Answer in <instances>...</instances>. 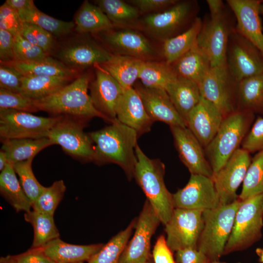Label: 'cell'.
<instances>
[{
  "label": "cell",
  "instance_id": "36",
  "mask_svg": "<svg viewBox=\"0 0 263 263\" xmlns=\"http://www.w3.org/2000/svg\"><path fill=\"white\" fill-rule=\"evenodd\" d=\"M23 22L34 24L52 35L61 37L69 34L75 28L74 21L57 19L40 11L36 5L18 12Z\"/></svg>",
  "mask_w": 263,
  "mask_h": 263
},
{
  "label": "cell",
  "instance_id": "6",
  "mask_svg": "<svg viewBox=\"0 0 263 263\" xmlns=\"http://www.w3.org/2000/svg\"><path fill=\"white\" fill-rule=\"evenodd\" d=\"M242 201L203 211L204 226L197 250L210 261H218L224 255L226 244L232 231L236 213Z\"/></svg>",
  "mask_w": 263,
  "mask_h": 263
},
{
  "label": "cell",
  "instance_id": "29",
  "mask_svg": "<svg viewBox=\"0 0 263 263\" xmlns=\"http://www.w3.org/2000/svg\"><path fill=\"white\" fill-rule=\"evenodd\" d=\"M142 61L131 56L113 54L108 61L99 66L126 90L132 88L138 79Z\"/></svg>",
  "mask_w": 263,
  "mask_h": 263
},
{
  "label": "cell",
  "instance_id": "48",
  "mask_svg": "<svg viewBox=\"0 0 263 263\" xmlns=\"http://www.w3.org/2000/svg\"><path fill=\"white\" fill-rule=\"evenodd\" d=\"M23 75L15 67L0 63V88L20 93Z\"/></svg>",
  "mask_w": 263,
  "mask_h": 263
},
{
  "label": "cell",
  "instance_id": "14",
  "mask_svg": "<svg viewBox=\"0 0 263 263\" xmlns=\"http://www.w3.org/2000/svg\"><path fill=\"white\" fill-rule=\"evenodd\" d=\"M160 220L150 202L147 200L137 218L135 232L127 243L119 263H138L150 257V240Z\"/></svg>",
  "mask_w": 263,
  "mask_h": 263
},
{
  "label": "cell",
  "instance_id": "23",
  "mask_svg": "<svg viewBox=\"0 0 263 263\" xmlns=\"http://www.w3.org/2000/svg\"><path fill=\"white\" fill-rule=\"evenodd\" d=\"M224 118L216 107L202 96L188 115L187 127L205 149L216 135Z\"/></svg>",
  "mask_w": 263,
  "mask_h": 263
},
{
  "label": "cell",
  "instance_id": "26",
  "mask_svg": "<svg viewBox=\"0 0 263 263\" xmlns=\"http://www.w3.org/2000/svg\"><path fill=\"white\" fill-rule=\"evenodd\" d=\"M170 66L177 77L190 80L198 85L212 66L208 57L196 43Z\"/></svg>",
  "mask_w": 263,
  "mask_h": 263
},
{
  "label": "cell",
  "instance_id": "7",
  "mask_svg": "<svg viewBox=\"0 0 263 263\" xmlns=\"http://www.w3.org/2000/svg\"><path fill=\"white\" fill-rule=\"evenodd\" d=\"M263 227V194L243 200L236 213L224 255L246 249L259 241Z\"/></svg>",
  "mask_w": 263,
  "mask_h": 263
},
{
  "label": "cell",
  "instance_id": "16",
  "mask_svg": "<svg viewBox=\"0 0 263 263\" xmlns=\"http://www.w3.org/2000/svg\"><path fill=\"white\" fill-rule=\"evenodd\" d=\"M172 197L174 208L205 210L221 205L212 178L201 175L191 174L187 184Z\"/></svg>",
  "mask_w": 263,
  "mask_h": 263
},
{
  "label": "cell",
  "instance_id": "34",
  "mask_svg": "<svg viewBox=\"0 0 263 263\" xmlns=\"http://www.w3.org/2000/svg\"><path fill=\"white\" fill-rule=\"evenodd\" d=\"M202 22L198 17L188 30L163 42L161 53L164 61L170 65L196 44Z\"/></svg>",
  "mask_w": 263,
  "mask_h": 263
},
{
  "label": "cell",
  "instance_id": "43",
  "mask_svg": "<svg viewBox=\"0 0 263 263\" xmlns=\"http://www.w3.org/2000/svg\"><path fill=\"white\" fill-rule=\"evenodd\" d=\"M34 158L13 164V168L18 174L20 184L25 194L32 204L37 199L45 189L36 179L32 169Z\"/></svg>",
  "mask_w": 263,
  "mask_h": 263
},
{
  "label": "cell",
  "instance_id": "4",
  "mask_svg": "<svg viewBox=\"0 0 263 263\" xmlns=\"http://www.w3.org/2000/svg\"><path fill=\"white\" fill-rule=\"evenodd\" d=\"M133 177L164 225L171 217L174 207L172 194L164 183L165 166L159 159L149 158L138 145Z\"/></svg>",
  "mask_w": 263,
  "mask_h": 263
},
{
  "label": "cell",
  "instance_id": "13",
  "mask_svg": "<svg viewBox=\"0 0 263 263\" xmlns=\"http://www.w3.org/2000/svg\"><path fill=\"white\" fill-rule=\"evenodd\" d=\"M47 137L54 144L60 145L66 152L76 158L96 161L93 142L76 119L61 116L50 130Z\"/></svg>",
  "mask_w": 263,
  "mask_h": 263
},
{
  "label": "cell",
  "instance_id": "17",
  "mask_svg": "<svg viewBox=\"0 0 263 263\" xmlns=\"http://www.w3.org/2000/svg\"><path fill=\"white\" fill-rule=\"evenodd\" d=\"M102 39L113 53L142 61L154 60L157 53L150 41L141 33L129 28L102 32Z\"/></svg>",
  "mask_w": 263,
  "mask_h": 263
},
{
  "label": "cell",
  "instance_id": "49",
  "mask_svg": "<svg viewBox=\"0 0 263 263\" xmlns=\"http://www.w3.org/2000/svg\"><path fill=\"white\" fill-rule=\"evenodd\" d=\"M23 22L18 12L5 2L0 7V29L10 33L14 37L19 34Z\"/></svg>",
  "mask_w": 263,
  "mask_h": 263
},
{
  "label": "cell",
  "instance_id": "42",
  "mask_svg": "<svg viewBox=\"0 0 263 263\" xmlns=\"http://www.w3.org/2000/svg\"><path fill=\"white\" fill-rule=\"evenodd\" d=\"M66 189L63 180L56 181L43 192L32 204L35 211L54 216L55 211L62 200Z\"/></svg>",
  "mask_w": 263,
  "mask_h": 263
},
{
  "label": "cell",
  "instance_id": "40",
  "mask_svg": "<svg viewBox=\"0 0 263 263\" xmlns=\"http://www.w3.org/2000/svg\"><path fill=\"white\" fill-rule=\"evenodd\" d=\"M95 1L114 26L129 24L135 21L139 16V10L124 1L97 0Z\"/></svg>",
  "mask_w": 263,
  "mask_h": 263
},
{
  "label": "cell",
  "instance_id": "59",
  "mask_svg": "<svg viewBox=\"0 0 263 263\" xmlns=\"http://www.w3.org/2000/svg\"><path fill=\"white\" fill-rule=\"evenodd\" d=\"M138 263H154L152 255L148 258L142 260Z\"/></svg>",
  "mask_w": 263,
  "mask_h": 263
},
{
  "label": "cell",
  "instance_id": "61",
  "mask_svg": "<svg viewBox=\"0 0 263 263\" xmlns=\"http://www.w3.org/2000/svg\"><path fill=\"white\" fill-rule=\"evenodd\" d=\"M207 263H226L220 262H219L218 261H210V262L209 261Z\"/></svg>",
  "mask_w": 263,
  "mask_h": 263
},
{
  "label": "cell",
  "instance_id": "10",
  "mask_svg": "<svg viewBox=\"0 0 263 263\" xmlns=\"http://www.w3.org/2000/svg\"><path fill=\"white\" fill-rule=\"evenodd\" d=\"M61 116L45 117L13 109H0V136L2 139L47 137Z\"/></svg>",
  "mask_w": 263,
  "mask_h": 263
},
{
  "label": "cell",
  "instance_id": "55",
  "mask_svg": "<svg viewBox=\"0 0 263 263\" xmlns=\"http://www.w3.org/2000/svg\"><path fill=\"white\" fill-rule=\"evenodd\" d=\"M5 2L18 12L35 5L32 0H6Z\"/></svg>",
  "mask_w": 263,
  "mask_h": 263
},
{
  "label": "cell",
  "instance_id": "9",
  "mask_svg": "<svg viewBox=\"0 0 263 263\" xmlns=\"http://www.w3.org/2000/svg\"><path fill=\"white\" fill-rule=\"evenodd\" d=\"M239 84L225 63L211 66L199 86L201 95L225 117L237 110Z\"/></svg>",
  "mask_w": 263,
  "mask_h": 263
},
{
  "label": "cell",
  "instance_id": "24",
  "mask_svg": "<svg viewBox=\"0 0 263 263\" xmlns=\"http://www.w3.org/2000/svg\"><path fill=\"white\" fill-rule=\"evenodd\" d=\"M116 119L142 134L150 130L153 122L145 109L142 99L133 88L124 90L116 110Z\"/></svg>",
  "mask_w": 263,
  "mask_h": 263
},
{
  "label": "cell",
  "instance_id": "62",
  "mask_svg": "<svg viewBox=\"0 0 263 263\" xmlns=\"http://www.w3.org/2000/svg\"><path fill=\"white\" fill-rule=\"evenodd\" d=\"M84 263V262H78V263Z\"/></svg>",
  "mask_w": 263,
  "mask_h": 263
},
{
  "label": "cell",
  "instance_id": "57",
  "mask_svg": "<svg viewBox=\"0 0 263 263\" xmlns=\"http://www.w3.org/2000/svg\"><path fill=\"white\" fill-rule=\"evenodd\" d=\"M0 263H18L12 255H7L0 258Z\"/></svg>",
  "mask_w": 263,
  "mask_h": 263
},
{
  "label": "cell",
  "instance_id": "46",
  "mask_svg": "<svg viewBox=\"0 0 263 263\" xmlns=\"http://www.w3.org/2000/svg\"><path fill=\"white\" fill-rule=\"evenodd\" d=\"M0 109H13L28 113L39 111L35 105L34 100L21 94L0 88Z\"/></svg>",
  "mask_w": 263,
  "mask_h": 263
},
{
  "label": "cell",
  "instance_id": "19",
  "mask_svg": "<svg viewBox=\"0 0 263 263\" xmlns=\"http://www.w3.org/2000/svg\"><path fill=\"white\" fill-rule=\"evenodd\" d=\"M260 0H227L236 19L235 31L255 45L263 55V32Z\"/></svg>",
  "mask_w": 263,
  "mask_h": 263
},
{
  "label": "cell",
  "instance_id": "25",
  "mask_svg": "<svg viewBox=\"0 0 263 263\" xmlns=\"http://www.w3.org/2000/svg\"><path fill=\"white\" fill-rule=\"evenodd\" d=\"M103 245V244H71L58 238L41 247L45 255L56 263H75L89 261Z\"/></svg>",
  "mask_w": 263,
  "mask_h": 263
},
{
  "label": "cell",
  "instance_id": "3",
  "mask_svg": "<svg viewBox=\"0 0 263 263\" xmlns=\"http://www.w3.org/2000/svg\"><path fill=\"white\" fill-rule=\"evenodd\" d=\"M91 76L85 73L55 93L34 100L38 110L53 114H64L77 118L98 117L110 120L94 107L88 89Z\"/></svg>",
  "mask_w": 263,
  "mask_h": 263
},
{
  "label": "cell",
  "instance_id": "56",
  "mask_svg": "<svg viewBox=\"0 0 263 263\" xmlns=\"http://www.w3.org/2000/svg\"><path fill=\"white\" fill-rule=\"evenodd\" d=\"M9 164L7 156L2 150L0 151V170L2 171Z\"/></svg>",
  "mask_w": 263,
  "mask_h": 263
},
{
  "label": "cell",
  "instance_id": "18",
  "mask_svg": "<svg viewBox=\"0 0 263 263\" xmlns=\"http://www.w3.org/2000/svg\"><path fill=\"white\" fill-rule=\"evenodd\" d=\"M180 160L191 174L212 178L213 171L204 148L188 127H170Z\"/></svg>",
  "mask_w": 263,
  "mask_h": 263
},
{
  "label": "cell",
  "instance_id": "51",
  "mask_svg": "<svg viewBox=\"0 0 263 263\" xmlns=\"http://www.w3.org/2000/svg\"><path fill=\"white\" fill-rule=\"evenodd\" d=\"M152 257L154 263H176L172 250L164 235H160L154 246Z\"/></svg>",
  "mask_w": 263,
  "mask_h": 263
},
{
  "label": "cell",
  "instance_id": "47",
  "mask_svg": "<svg viewBox=\"0 0 263 263\" xmlns=\"http://www.w3.org/2000/svg\"><path fill=\"white\" fill-rule=\"evenodd\" d=\"M242 149L250 153L263 150V117L258 116L244 138Z\"/></svg>",
  "mask_w": 263,
  "mask_h": 263
},
{
  "label": "cell",
  "instance_id": "31",
  "mask_svg": "<svg viewBox=\"0 0 263 263\" xmlns=\"http://www.w3.org/2000/svg\"><path fill=\"white\" fill-rule=\"evenodd\" d=\"M54 145L48 137L2 139L1 150L12 165L34 158L43 149Z\"/></svg>",
  "mask_w": 263,
  "mask_h": 263
},
{
  "label": "cell",
  "instance_id": "22",
  "mask_svg": "<svg viewBox=\"0 0 263 263\" xmlns=\"http://www.w3.org/2000/svg\"><path fill=\"white\" fill-rule=\"evenodd\" d=\"M113 54L90 40H81L66 45L58 51L59 61L77 71L93 65H101L108 61Z\"/></svg>",
  "mask_w": 263,
  "mask_h": 263
},
{
  "label": "cell",
  "instance_id": "30",
  "mask_svg": "<svg viewBox=\"0 0 263 263\" xmlns=\"http://www.w3.org/2000/svg\"><path fill=\"white\" fill-rule=\"evenodd\" d=\"M0 192L17 212L31 210L32 203L23 191L11 164L9 163L0 174Z\"/></svg>",
  "mask_w": 263,
  "mask_h": 263
},
{
  "label": "cell",
  "instance_id": "60",
  "mask_svg": "<svg viewBox=\"0 0 263 263\" xmlns=\"http://www.w3.org/2000/svg\"><path fill=\"white\" fill-rule=\"evenodd\" d=\"M260 14L263 15V1L261 3L260 6Z\"/></svg>",
  "mask_w": 263,
  "mask_h": 263
},
{
  "label": "cell",
  "instance_id": "45",
  "mask_svg": "<svg viewBox=\"0 0 263 263\" xmlns=\"http://www.w3.org/2000/svg\"><path fill=\"white\" fill-rule=\"evenodd\" d=\"M19 34L29 42L41 48L47 54L54 47L53 35L37 25L23 22Z\"/></svg>",
  "mask_w": 263,
  "mask_h": 263
},
{
  "label": "cell",
  "instance_id": "44",
  "mask_svg": "<svg viewBox=\"0 0 263 263\" xmlns=\"http://www.w3.org/2000/svg\"><path fill=\"white\" fill-rule=\"evenodd\" d=\"M14 61L29 63L42 60L48 54L25 39L20 34L14 37Z\"/></svg>",
  "mask_w": 263,
  "mask_h": 263
},
{
  "label": "cell",
  "instance_id": "12",
  "mask_svg": "<svg viewBox=\"0 0 263 263\" xmlns=\"http://www.w3.org/2000/svg\"><path fill=\"white\" fill-rule=\"evenodd\" d=\"M226 63L239 82L263 73V55L255 45L235 30L228 39Z\"/></svg>",
  "mask_w": 263,
  "mask_h": 263
},
{
  "label": "cell",
  "instance_id": "1",
  "mask_svg": "<svg viewBox=\"0 0 263 263\" xmlns=\"http://www.w3.org/2000/svg\"><path fill=\"white\" fill-rule=\"evenodd\" d=\"M89 135L95 144V162L116 164L124 170L128 178L133 177L138 135L134 130L116 118L111 125Z\"/></svg>",
  "mask_w": 263,
  "mask_h": 263
},
{
  "label": "cell",
  "instance_id": "21",
  "mask_svg": "<svg viewBox=\"0 0 263 263\" xmlns=\"http://www.w3.org/2000/svg\"><path fill=\"white\" fill-rule=\"evenodd\" d=\"M90 84V96L95 108L112 122L116 118V110L124 90L100 66Z\"/></svg>",
  "mask_w": 263,
  "mask_h": 263
},
{
  "label": "cell",
  "instance_id": "50",
  "mask_svg": "<svg viewBox=\"0 0 263 263\" xmlns=\"http://www.w3.org/2000/svg\"><path fill=\"white\" fill-rule=\"evenodd\" d=\"M177 1L176 0H131L128 3L141 13H150L159 10L168 9Z\"/></svg>",
  "mask_w": 263,
  "mask_h": 263
},
{
  "label": "cell",
  "instance_id": "28",
  "mask_svg": "<svg viewBox=\"0 0 263 263\" xmlns=\"http://www.w3.org/2000/svg\"><path fill=\"white\" fill-rule=\"evenodd\" d=\"M237 110L263 115V73L239 82Z\"/></svg>",
  "mask_w": 263,
  "mask_h": 263
},
{
  "label": "cell",
  "instance_id": "35",
  "mask_svg": "<svg viewBox=\"0 0 263 263\" xmlns=\"http://www.w3.org/2000/svg\"><path fill=\"white\" fill-rule=\"evenodd\" d=\"M73 77L66 76H24L20 94L38 100L57 92L69 84Z\"/></svg>",
  "mask_w": 263,
  "mask_h": 263
},
{
  "label": "cell",
  "instance_id": "32",
  "mask_svg": "<svg viewBox=\"0 0 263 263\" xmlns=\"http://www.w3.org/2000/svg\"><path fill=\"white\" fill-rule=\"evenodd\" d=\"M2 63V62H0ZM17 69L24 76H47L77 77L78 72L62 62L50 56L38 61L24 63L11 61L2 63Z\"/></svg>",
  "mask_w": 263,
  "mask_h": 263
},
{
  "label": "cell",
  "instance_id": "58",
  "mask_svg": "<svg viewBox=\"0 0 263 263\" xmlns=\"http://www.w3.org/2000/svg\"><path fill=\"white\" fill-rule=\"evenodd\" d=\"M256 253L259 258L260 262L263 263V248H256Z\"/></svg>",
  "mask_w": 263,
  "mask_h": 263
},
{
  "label": "cell",
  "instance_id": "2",
  "mask_svg": "<svg viewBox=\"0 0 263 263\" xmlns=\"http://www.w3.org/2000/svg\"><path fill=\"white\" fill-rule=\"evenodd\" d=\"M209 13L202 20L196 45L208 57L211 66L226 63L230 36L235 30L236 19L227 4L221 0H207Z\"/></svg>",
  "mask_w": 263,
  "mask_h": 263
},
{
  "label": "cell",
  "instance_id": "54",
  "mask_svg": "<svg viewBox=\"0 0 263 263\" xmlns=\"http://www.w3.org/2000/svg\"><path fill=\"white\" fill-rule=\"evenodd\" d=\"M176 263H207L209 261L197 249L186 248L176 251Z\"/></svg>",
  "mask_w": 263,
  "mask_h": 263
},
{
  "label": "cell",
  "instance_id": "38",
  "mask_svg": "<svg viewBox=\"0 0 263 263\" xmlns=\"http://www.w3.org/2000/svg\"><path fill=\"white\" fill-rule=\"evenodd\" d=\"M177 78L170 65L165 61H143L139 78L145 86L161 88L166 87Z\"/></svg>",
  "mask_w": 263,
  "mask_h": 263
},
{
  "label": "cell",
  "instance_id": "8",
  "mask_svg": "<svg viewBox=\"0 0 263 263\" xmlns=\"http://www.w3.org/2000/svg\"><path fill=\"white\" fill-rule=\"evenodd\" d=\"M196 0L178 1L161 12L151 13L142 20L146 31L163 42L188 30L198 18Z\"/></svg>",
  "mask_w": 263,
  "mask_h": 263
},
{
  "label": "cell",
  "instance_id": "33",
  "mask_svg": "<svg viewBox=\"0 0 263 263\" xmlns=\"http://www.w3.org/2000/svg\"><path fill=\"white\" fill-rule=\"evenodd\" d=\"M74 19L75 29L82 34L104 32L114 27L101 9L88 0L83 2Z\"/></svg>",
  "mask_w": 263,
  "mask_h": 263
},
{
  "label": "cell",
  "instance_id": "27",
  "mask_svg": "<svg viewBox=\"0 0 263 263\" xmlns=\"http://www.w3.org/2000/svg\"><path fill=\"white\" fill-rule=\"evenodd\" d=\"M165 90L187 123L189 113L202 96L198 84L186 78L177 77L166 87Z\"/></svg>",
  "mask_w": 263,
  "mask_h": 263
},
{
  "label": "cell",
  "instance_id": "52",
  "mask_svg": "<svg viewBox=\"0 0 263 263\" xmlns=\"http://www.w3.org/2000/svg\"><path fill=\"white\" fill-rule=\"evenodd\" d=\"M12 256L18 263H56L45 255L41 247H31L25 252Z\"/></svg>",
  "mask_w": 263,
  "mask_h": 263
},
{
  "label": "cell",
  "instance_id": "53",
  "mask_svg": "<svg viewBox=\"0 0 263 263\" xmlns=\"http://www.w3.org/2000/svg\"><path fill=\"white\" fill-rule=\"evenodd\" d=\"M14 36L9 32L0 29V60L6 63L14 61Z\"/></svg>",
  "mask_w": 263,
  "mask_h": 263
},
{
  "label": "cell",
  "instance_id": "37",
  "mask_svg": "<svg viewBox=\"0 0 263 263\" xmlns=\"http://www.w3.org/2000/svg\"><path fill=\"white\" fill-rule=\"evenodd\" d=\"M53 216L34 210L25 212L24 220L31 224L34 230L31 247H42L50 241L59 238Z\"/></svg>",
  "mask_w": 263,
  "mask_h": 263
},
{
  "label": "cell",
  "instance_id": "41",
  "mask_svg": "<svg viewBox=\"0 0 263 263\" xmlns=\"http://www.w3.org/2000/svg\"><path fill=\"white\" fill-rule=\"evenodd\" d=\"M261 194H263V150L252 158L238 198L243 201Z\"/></svg>",
  "mask_w": 263,
  "mask_h": 263
},
{
  "label": "cell",
  "instance_id": "15",
  "mask_svg": "<svg viewBox=\"0 0 263 263\" xmlns=\"http://www.w3.org/2000/svg\"><path fill=\"white\" fill-rule=\"evenodd\" d=\"M250 153L238 149L212 178L220 205L232 203L238 199L237 190L243 182L251 161Z\"/></svg>",
  "mask_w": 263,
  "mask_h": 263
},
{
  "label": "cell",
  "instance_id": "11",
  "mask_svg": "<svg viewBox=\"0 0 263 263\" xmlns=\"http://www.w3.org/2000/svg\"><path fill=\"white\" fill-rule=\"evenodd\" d=\"M203 211L174 208L171 218L165 225L167 243L172 251L197 249L204 226Z\"/></svg>",
  "mask_w": 263,
  "mask_h": 263
},
{
  "label": "cell",
  "instance_id": "39",
  "mask_svg": "<svg viewBox=\"0 0 263 263\" xmlns=\"http://www.w3.org/2000/svg\"><path fill=\"white\" fill-rule=\"evenodd\" d=\"M137 220V218H134L125 229L113 237L88 263H119L121 255L135 228Z\"/></svg>",
  "mask_w": 263,
  "mask_h": 263
},
{
  "label": "cell",
  "instance_id": "5",
  "mask_svg": "<svg viewBox=\"0 0 263 263\" xmlns=\"http://www.w3.org/2000/svg\"><path fill=\"white\" fill-rule=\"evenodd\" d=\"M254 118L255 114L241 111H237L224 117L216 135L204 149L206 158L214 174L240 148Z\"/></svg>",
  "mask_w": 263,
  "mask_h": 263
},
{
  "label": "cell",
  "instance_id": "20",
  "mask_svg": "<svg viewBox=\"0 0 263 263\" xmlns=\"http://www.w3.org/2000/svg\"><path fill=\"white\" fill-rule=\"evenodd\" d=\"M134 89L153 121H161L170 127H187L186 122L177 112L165 89L147 87L142 84H136Z\"/></svg>",
  "mask_w": 263,
  "mask_h": 263
}]
</instances>
